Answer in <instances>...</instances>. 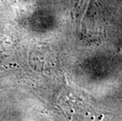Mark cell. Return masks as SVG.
I'll list each match as a JSON object with an SVG mask.
<instances>
[{"label":"cell","instance_id":"6da1fadb","mask_svg":"<svg viewBox=\"0 0 122 121\" xmlns=\"http://www.w3.org/2000/svg\"><path fill=\"white\" fill-rule=\"evenodd\" d=\"M120 53H121V54H122V48H121V51H120Z\"/></svg>","mask_w":122,"mask_h":121}]
</instances>
